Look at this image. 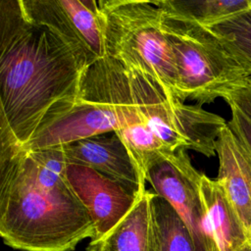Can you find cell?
I'll return each mask as SVG.
<instances>
[{"label": "cell", "mask_w": 251, "mask_h": 251, "mask_svg": "<svg viewBox=\"0 0 251 251\" xmlns=\"http://www.w3.org/2000/svg\"><path fill=\"white\" fill-rule=\"evenodd\" d=\"M87 66L22 0L0 1V150L21 149L45 117L75 98Z\"/></svg>", "instance_id": "1"}, {"label": "cell", "mask_w": 251, "mask_h": 251, "mask_svg": "<svg viewBox=\"0 0 251 251\" xmlns=\"http://www.w3.org/2000/svg\"><path fill=\"white\" fill-rule=\"evenodd\" d=\"M59 147L0 150V235L21 251H73L95 236Z\"/></svg>", "instance_id": "2"}, {"label": "cell", "mask_w": 251, "mask_h": 251, "mask_svg": "<svg viewBox=\"0 0 251 251\" xmlns=\"http://www.w3.org/2000/svg\"><path fill=\"white\" fill-rule=\"evenodd\" d=\"M142 122L127 70L105 56L85 70L77 96L49 113L21 149L55 148Z\"/></svg>", "instance_id": "3"}, {"label": "cell", "mask_w": 251, "mask_h": 251, "mask_svg": "<svg viewBox=\"0 0 251 251\" xmlns=\"http://www.w3.org/2000/svg\"><path fill=\"white\" fill-rule=\"evenodd\" d=\"M106 56L143 74L178 98V76L164 30V13L154 1L100 0Z\"/></svg>", "instance_id": "4"}, {"label": "cell", "mask_w": 251, "mask_h": 251, "mask_svg": "<svg viewBox=\"0 0 251 251\" xmlns=\"http://www.w3.org/2000/svg\"><path fill=\"white\" fill-rule=\"evenodd\" d=\"M163 26L177 72L178 99L182 102L190 99L203 105L225 99L250 77L206 26L166 13Z\"/></svg>", "instance_id": "5"}, {"label": "cell", "mask_w": 251, "mask_h": 251, "mask_svg": "<svg viewBox=\"0 0 251 251\" xmlns=\"http://www.w3.org/2000/svg\"><path fill=\"white\" fill-rule=\"evenodd\" d=\"M127 72L142 117L167 146L193 150L208 158L217 154V139L227 125L224 118L204 110L200 104H185L143 74Z\"/></svg>", "instance_id": "6"}, {"label": "cell", "mask_w": 251, "mask_h": 251, "mask_svg": "<svg viewBox=\"0 0 251 251\" xmlns=\"http://www.w3.org/2000/svg\"><path fill=\"white\" fill-rule=\"evenodd\" d=\"M200 174L185 149L167 152L146 173L154 192L168 201L185 224L196 251H214L200 193Z\"/></svg>", "instance_id": "7"}, {"label": "cell", "mask_w": 251, "mask_h": 251, "mask_svg": "<svg viewBox=\"0 0 251 251\" xmlns=\"http://www.w3.org/2000/svg\"><path fill=\"white\" fill-rule=\"evenodd\" d=\"M27 16L62 37L90 66L106 56L103 19L95 0H22Z\"/></svg>", "instance_id": "8"}, {"label": "cell", "mask_w": 251, "mask_h": 251, "mask_svg": "<svg viewBox=\"0 0 251 251\" xmlns=\"http://www.w3.org/2000/svg\"><path fill=\"white\" fill-rule=\"evenodd\" d=\"M66 176L94 225L92 242L103 238L131 210L141 192L90 168L68 164Z\"/></svg>", "instance_id": "9"}, {"label": "cell", "mask_w": 251, "mask_h": 251, "mask_svg": "<svg viewBox=\"0 0 251 251\" xmlns=\"http://www.w3.org/2000/svg\"><path fill=\"white\" fill-rule=\"evenodd\" d=\"M61 149L67 164L90 168L138 191H145L138 169L116 131L73 141Z\"/></svg>", "instance_id": "10"}, {"label": "cell", "mask_w": 251, "mask_h": 251, "mask_svg": "<svg viewBox=\"0 0 251 251\" xmlns=\"http://www.w3.org/2000/svg\"><path fill=\"white\" fill-rule=\"evenodd\" d=\"M216 153L219 159L216 179L251 240V155L227 125L217 139Z\"/></svg>", "instance_id": "11"}, {"label": "cell", "mask_w": 251, "mask_h": 251, "mask_svg": "<svg viewBox=\"0 0 251 251\" xmlns=\"http://www.w3.org/2000/svg\"><path fill=\"white\" fill-rule=\"evenodd\" d=\"M200 193L208 234L214 251H237L250 240L217 179L202 174Z\"/></svg>", "instance_id": "12"}, {"label": "cell", "mask_w": 251, "mask_h": 251, "mask_svg": "<svg viewBox=\"0 0 251 251\" xmlns=\"http://www.w3.org/2000/svg\"><path fill=\"white\" fill-rule=\"evenodd\" d=\"M153 191L140 193L126 216L97 243L102 251H151ZM92 242V241H90Z\"/></svg>", "instance_id": "13"}, {"label": "cell", "mask_w": 251, "mask_h": 251, "mask_svg": "<svg viewBox=\"0 0 251 251\" xmlns=\"http://www.w3.org/2000/svg\"><path fill=\"white\" fill-rule=\"evenodd\" d=\"M151 251H196L192 237L171 204L153 191Z\"/></svg>", "instance_id": "14"}, {"label": "cell", "mask_w": 251, "mask_h": 251, "mask_svg": "<svg viewBox=\"0 0 251 251\" xmlns=\"http://www.w3.org/2000/svg\"><path fill=\"white\" fill-rule=\"evenodd\" d=\"M166 14L209 26L251 8V0L154 1Z\"/></svg>", "instance_id": "15"}, {"label": "cell", "mask_w": 251, "mask_h": 251, "mask_svg": "<svg viewBox=\"0 0 251 251\" xmlns=\"http://www.w3.org/2000/svg\"><path fill=\"white\" fill-rule=\"evenodd\" d=\"M116 132L128 150L145 182L148 169L167 152L176 151L167 146L146 122L128 125Z\"/></svg>", "instance_id": "16"}, {"label": "cell", "mask_w": 251, "mask_h": 251, "mask_svg": "<svg viewBox=\"0 0 251 251\" xmlns=\"http://www.w3.org/2000/svg\"><path fill=\"white\" fill-rule=\"evenodd\" d=\"M251 75V8L206 26Z\"/></svg>", "instance_id": "17"}, {"label": "cell", "mask_w": 251, "mask_h": 251, "mask_svg": "<svg viewBox=\"0 0 251 251\" xmlns=\"http://www.w3.org/2000/svg\"><path fill=\"white\" fill-rule=\"evenodd\" d=\"M225 100L231 112L227 126L251 155V77L230 91Z\"/></svg>", "instance_id": "18"}, {"label": "cell", "mask_w": 251, "mask_h": 251, "mask_svg": "<svg viewBox=\"0 0 251 251\" xmlns=\"http://www.w3.org/2000/svg\"><path fill=\"white\" fill-rule=\"evenodd\" d=\"M237 251H251V240L246 241Z\"/></svg>", "instance_id": "19"}, {"label": "cell", "mask_w": 251, "mask_h": 251, "mask_svg": "<svg viewBox=\"0 0 251 251\" xmlns=\"http://www.w3.org/2000/svg\"><path fill=\"white\" fill-rule=\"evenodd\" d=\"M87 251H102L99 247V245L97 243H93V242H90L89 245H88V248H87Z\"/></svg>", "instance_id": "20"}]
</instances>
